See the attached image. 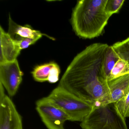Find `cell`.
I'll list each match as a JSON object with an SVG mask.
<instances>
[{"mask_svg": "<svg viewBox=\"0 0 129 129\" xmlns=\"http://www.w3.org/2000/svg\"><path fill=\"white\" fill-rule=\"evenodd\" d=\"M109 46L96 43L86 47L68 66L59 86L93 106L92 90L99 80L104 79L103 61Z\"/></svg>", "mask_w": 129, "mask_h": 129, "instance_id": "1", "label": "cell"}, {"mask_svg": "<svg viewBox=\"0 0 129 129\" xmlns=\"http://www.w3.org/2000/svg\"><path fill=\"white\" fill-rule=\"evenodd\" d=\"M108 0L78 1L72 15V28L77 36L92 39L101 36L110 16L105 11Z\"/></svg>", "mask_w": 129, "mask_h": 129, "instance_id": "2", "label": "cell"}, {"mask_svg": "<svg viewBox=\"0 0 129 129\" xmlns=\"http://www.w3.org/2000/svg\"><path fill=\"white\" fill-rule=\"evenodd\" d=\"M82 129H128L125 118L121 114L115 103L93 107L81 121Z\"/></svg>", "mask_w": 129, "mask_h": 129, "instance_id": "3", "label": "cell"}, {"mask_svg": "<svg viewBox=\"0 0 129 129\" xmlns=\"http://www.w3.org/2000/svg\"><path fill=\"white\" fill-rule=\"evenodd\" d=\"M47 97L66 114L71 121L81 122L93 108L92 105L59 85Z\"/></svg>", "mask_w": 129, "mask_h": 129, "instance_id": "4", "label": "cell"}, {"mask_svg": "<svg viewBox=\"0 0 129 129\" xmlns=\"http://www.w3.org/2000/svg\"><path fill=\"white\" fill-rule=\"evenodd\" d=\"M36 110L48 129H65V122L69 120L67 115L54 105L47 96L36 102Z\"/></svg>", "mask_w": 129, "mask_h": 129, "instance_id": "5", "label": "cell"}, {"mask_svg": "<svg viewBox=\"0 0 129 129\" xmlns=\"http://www.w3.org/2000/svg\"><path fill=\"white\" fill-rule=\"evenodd\" d=\"M0 129H23L22 120L15 104L0 83Z\"/></svg>", "mask_w": 129, "mask_h": 129, "instance_id": "6", "label": "cell"}, {"mask_svg": "<svg viewBox=\"0 0 129 129\" xmlns=\"http://www.w3.org/2000/svg\"><path fill=\"white\" fill-rule=\"evenodd\" d=\"M23 75L17 59L0 64V83L6 89L9 96H13L16 94Z\"/></svg>", "mask_w": 129, "mask_h": 129, "instance_id": "7", "label": "cell"}, {"mask_svg": "<svg viewBox=\"0 0 129 129\" xmlns=\"http://www.w3.org/2000/svg\"><path fill=\"white\" fill-rule=\"evenodd\" d=\"M1 56L0 64L13 61L17 59L21 50L16 41L0 27Z\"/></svg>", "mask_w": 129, "mask_h": 129, "instance_id": "8", "label": "cell"}, {"mask_svg": "<svg viewBox=\"0 0 129 129\" xmlns=\"http://www.w3.org/2000/svg\"><path fill=\"white\" fill-rule=\"evenodd\" d=\"M60 69L54 62L37 66L31 72L34 79L37 82L48 81L54 83L58 81Z\"/></svg>", "mask_w": 129, "mask_h": 129, "instance_id": "9", "label": "cell"}, {"mask_svg": "<svg viewBox=\"0 0 129 129\" xmlns=\"http://www.w3.org/2000/svg\"><path fill=\"white\" fill-rule=\"evenodd\" d=\"M8 34L13 40L17 41L25 38L32 39L37 41L43 35L46 36L52 39V38L42 34L39 31L35 30L28 25L22 26L18 24L12 20L10 15L9 16Z\"/></svg>", "mask_w": 129, "mask_h": 129, "instance_id": "10", "label": "cell"}, {"mask_svg": "<svg viewBox=\"0 0 129 129\" xmlns=\"http://www.w3.org/2000/svg\"><path fill=\"white\" fill-rule=\"evenodd\" d=\"M111 102L115 103L125 96L129 92V74L108 81Z\"/></svg>", "mask_w": 129, "mask_h": 129, "instance_id": "11", "label": "cell"}, {"mask_svg": "<svg viewBox=\"0 0 129 129\" xmlns=\"http://www.w3.org/2000/svg\"><path fill=\"white\" fill-rule=\"evenodd\" d=\"M119 59L112 46H109L105 54L103 63V77L107 81L112 69Z\"/></svg>", "mask_w": 129, "mask_h": 129, "instance_id": "12", "label": "cell"}, {"mask_svg": "<svg viewBox=\"0 0 129 129\" xmlns=\"http://www.w3.org/2000/svg\"><path fill=\"white\" fill-rule=\"evenodd\" d=\"M111 46L119 58L127 62L129 64V37Z\"/></svg>", "mask_w": 129, "mask_h": 129, "instance_id": "13", "label": "cell"}, {"mask_svg": "<svg viewBox=\"0 0 129 129\" xmlns=\"http://www.w3.org/2000/svg\"><path fill=\"white\" fill-rule=\"evenodd\" d=\"M129 74V64L127 62L119 59L112 69L108 81Z\"/></svg>", "mask_w": 129, "mask_h": 129, "instance_id": "14", "label": "cell"}, {"mask_svg": "<svg viewBox=\"0 0 129 129\" xmlns=\"http://www.w3.org/2000/svg\"><path fill=\"white\" fill-rule=\"evenodd\" d=\"M124 1V0H108L105 7L106 13L110 17L117 13Z\"/></svg>", "mask_w": 129, "mask_h": 129, "instance_id": "15", "label": "cell"}, {"mask_svg": "<svg viewBox=\"0 0 129 129\" xmlns=\"http://www.w3.org/2000/svg\"><path fill=\"white\" fill-rule=\"evenodd\" d=\"M115 103L118 111L123 117H129V92L125 96Z\"/></svg>", "mask_w": 129, "mask_h": 129, "instance_id": "16", "label": "cell"}, {"mask_svg": "<svg viewBox=\"0 0 129 129\" xmlns=\"http://www.w3.org/2000/svg\"><path fill=\"white\" fill-rule=\"evenodd\" d=\"M18 45L21 49H25L28 48L29 46L35 43L37 41L32 39L25 38L19 41L15 40Z\"/></svg>", "mask_w": 129, "mask_h": 129, "instance_id": "17", "label": "cell"}]
</instances>
